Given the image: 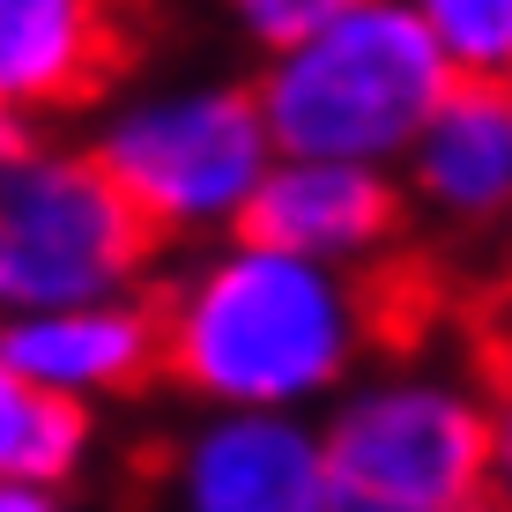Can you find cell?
<instances>
[{
    "mask_svg": "<svg viewBox=\"0 0 512 512\" xmlns=\"http://www.w3.org/2000/svg\"><path fill=\"white\" fill-rule=\"evenodd\" d=\"M156 297L164 386L201 409H320L364 372L379 305L349 268H320L245 231L208 238Z\"/></svg>",
    "mask_w": 512,
    "mask_h": 512,
    "instance_id": "cell-1",
    "label": "cell"
},
{
    "mask_svg": "<svg viewBox=\"0 0 512 512\" xmlns=\"http://www.w3.org/2000/svg\"><path fill=\"white\" fill-rule=\"evenodd\" d=\"M446 90L453 67L423 38L416 15L401 0H357L312 23L305 38L275 45L260 60L253 104L275 156H349V164L401 171Z\"/></svg>",
    "mask_w": 512,
    "mask_h": 512,
    "instance_id": "cell-2",
    "label": "cell"
},
{
    "mask_svg": "<svg viewBox=\"0 0 512 512\" xmlns=\"http://www.w3.org/2000/svg\"><path fill=\"white\" fill-rule=\"evenodd\" d=\"M327 512H498L505 423L446 372H379L320 401Z\"/></svg>",
    "mask_w": 512,
    "mask_h": 512,
    "instance_id": "cell-3",
    "label": "cell"
},
{
    "mask_svg": "<svg viewBox=\"0 0 512 512\" xmlns=\"http://www.w3.org/2000/svg\"><path fill=\"white\" fill-rule=\"evenodd\" d=\"M97 171L127 193V208L156 231V245H208L238 231L275 141L260 127L253 82H164L119 97L90 141Z\"/></svg>",
    "mask_w": 512,
    "mask_h": 512,
    "instance_id": "cell-4",
    "label": "cell"
},
{
    "mask_svg": "<svg viewBox=\"0 0 512 512\" xmlns=\"http://www.w3.org/2000/svg\"><path fill=\"white\" fill-rule=\"evenodd\" d=\"M164 260L156 231L97 171L90 149H30L0 179V320L104 290H141Z\"/></svg>",
    "mask_w": 512,
    "mask_h": 512,
    "instance_id": "cell-5",
    "label": "cell"
},
{
    "mask_svg": "<svg viewBox=\"0 0 512 512\" xmlns=\"http://www.w3.org/2000/svg\"><path fill=\"white\" fill-rule=\"evenodd\" d=\"M416 208L401 171L386 164H349V156H275L260 171L253 201H245L238 231L260 245H282L320 268H379L401 238H409Z\"/></svg>",
    "mask_w": 512,
    "mask_h": 512,
    "instance_id": "cell-6",
    "label": "cell"
},
{
    "mask_svg": "<svg viewBox=\"0 0 512 512\" xmlns=\"http://www.w3.org/2000/svg\"><path fill=\"white\" fill-rule=\"evenodd\" d=\"M164 512H327L312 409H201L164 461Z\"/></svg>",
    "mask_w": 512,
    "mask_h": 512,
    "instance_id": "cell-7",
    "label": "cell"
},
{
    "mask_svg": "<svg viewBox=\"0 0 512 512\" xmlns=\"http://www.w3.org/2000/svg\"><path fill=\"white\" fill-rule=\"evenodd\" d=\"M127 0H0V112L75 119L134 75Z\"/></svg>",
    "mask_w": 512,
    "mask_h": 512,
    "instance_id": "cell-8",
    "label": "cell"
},
{
    "mask_svg": "<svg viewBox=\"0 0 512 512\" xmlns=\"http://www.w3.org/2000/svg\"><path fill=\"white\" fill-rule=\"evenodd\" d=\"M0 357L30 386L82 409H112V401H141L156 386V297L149 290H104L75 297V305L45 312H8L0 320Z\"/></svg>",
    "mask_w": 512,
    "mask_h": 512,
    "instance_id": "cell-9",
    "label": "cell"
},
{
    "mask_svg": "<svg viewBox=\"0 0 512 512\" xmlns=\"http://www.w3.org/2000/svg\"><path fill=\"white\" fill-rule=\"evenodd\" d=\"M409 208L453 231H498L512 201V90L505 75H453L438 112L401 156Z\"/></svg>",
    "mask_w": 512,
    "mask_h": 512,
    "instance_id": "cell-10",
    "label": "cell"
},
{
    "mask_svg": "<svg viewBox=\"0 0 512 512\" xmlns=\"http://www.w3.org/2000/svg\"><path fill=\"white\" fill-rule=\"evenodd\" d=\"M97 446V409L30 386L0 357V483H67Z\"/></svg>",
    "mask_w": 512,
    "mask_h": 512,
    "instance_id": "cell-11",
    "label": "cell"
},
{
    "mask_svg": "<svg viewBox=\"0 0 512 512\" xmlns=\"http://www.w3.org/2000/svg\"><path fill=\"white\" fill-rule=\"evenodd\" d=\"M401 8L446 52L453 75H505L512 67V0H401Z\"/></svg>",
    "mask_w": 512,
    "mask_h": 512,
    "instance_id": "cell-12",
    "label": "cell"
},
{
    "mask_svg": "<svg viewBox=\"0 0 512 512\" xmlns=\"http://www.w3.org/2000/svg\"><path fill=\"white\" fill-rule=\"evenodd\" d=\"M216 8H223V23H231L253 52H275V45L305 38L312 23H327V15L357 8V0H216Z\"/></svg>",
    "mask_w": 512,
    "mask_h": 512,
    "instance_id": "cell-13",
    "label": "cell"
},
{
    "mask_svg": "<svg viewBox=\"0 0 512 512\" xmlns=\"http://www.w3.org/2000/svg\"><path fill=\"white\" fill-rule=\"evenodd\" d=\"M0 512H75L60 483H0Z\"/></svg>",
    "mask_w": 512,
    "mask_h": 512,
    "instance_id": "cell-14",
    "label": "cell"
},
{
    "mask_svg": "<svg viewBox=\"0 0 512 512\" xmlns=\"http://www.w3.org/2000/svg\"><path fill=\"white\" fill-rule=\"evenodd\" d=\"M38 149V119H23V112H0V179H8L23 156Z\"/></svg>",
    "mask_w": 512,
    "mask_h": 512,
    "instance_id": "cell-15",
    "label": "cell"
}]
</instances>
